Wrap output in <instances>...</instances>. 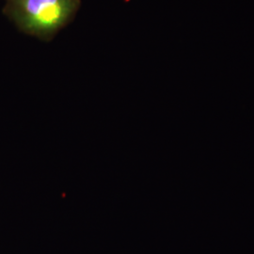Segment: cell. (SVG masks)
<instances>
[{
	"label": "cell",
	"mask_w": 254,
	"mask_h": 254,
	"mask_svg": "<svg viewBox=\"0 0 254 254\" xmlns=\"http://www.w3.org/2000/svg\"><path fill=\"white\" fill-rule=\"evenodd\" d=\"M80 0H7L4 13L27 34L49 40L76 13Z\"/></svg>",
	"instance_id": "obj_1"
}]
</instances>
